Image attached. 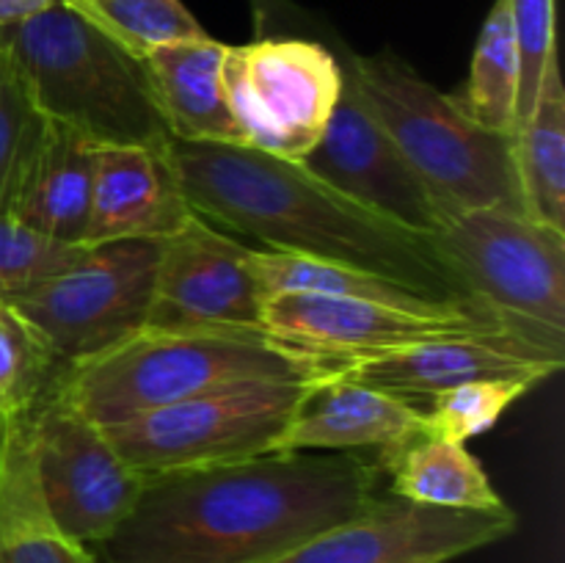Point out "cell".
I'll list each match as a JSON object with an SVG mask.
<instances>
[{"mask_svg": "<svg viewBox=\"0 0 565 563\" xmlns=\"http://www.w3.org/2000/svg\"><path fill=\"white\" fill-rule=\"evenodd\" d=\"M342 70L423 182L441 221L489 208L524 213L513 136L475 125L452 94H441L390 50L351 55Z\"/></svg>", "mask_w": 565, "mask_h": 563, "instance_id": "5", "label": "cell"}, {"mask_svg": "<svg viewBox=\"0 0 565 563\" xmlns=\"http://www.w3.org/2000/svg\"><path fill=\"white\" fill-rule=\"evenodd\" d=\"M263 326L270 337L301 351L345 364L397 351L436 337L505 331L475 309H417L386 307L356 298L279 293L265 298Z\"/></svg>", "mask_w": 565, "mask_h": 563, "instance_id": "13", "label": "cell"}, {"mask_svg": "<svg viewBox=\"0 0 565 563\" xmlns=\"http://www.w3.org/2000/svg\"><path fill=\"white\" fill-rule=\"evenodd\" d=\"M58 373L61 364L42 337L0 298V414L31 406Z\"/></svg>", "mask_w": 565, "mask_h": 563, "instance_id": "27", "label": "cell"}, {"mask_svg": "<svg viewBox=\"0 0 565 563\" xmlns=\"http://www.w3.org/2000/svg\"><path fill=\"white\" fill-rule=\"evenodd\" d=\"M33 108L99 147L166 149L171 138L143 59L132 55L64 0L0 28Z\"/></svg>", "mask_w": 565, "mask_h": 563, "instance_id": "4", "label": "cell"}, {"mask_svg": "<svg viewBox=\"0 0 565 563\" xmlns=\"http://www.w3.org/2000/svg\"><path fill=\"white\" fill-rule=\"evenodd\" d=\"M428 243L478 312L565 357V232L489 208L445 219Z\"/></svg>", "mask_w": 565, "mask_h": 563, "instance_id": "6", "label": "cell"}, {"mask_svg": "<svg viewBox=\"0 0 565 563\" xmlns=\"http://www.w3.org/2000/svg\"><path fill=\"white\" fill-rule=\"evenodd\" d=\"M97 147L81 132L47 121L17 185L11 219L50 241L83 246Z\"/></svg>", "mask_w": 565, "mask_h": 563, "instance_id": "19", "label": "cell"}, {"mask_svg": "<svg viewBox=\"0 0 565 563\" xmlns=\"http://www.w3.org/2000/svg\"><path fill=\"white\" fill-rule=\"evenodd\" d=\"M252 248L191 210L160 241L147 326L158 331H265Z\"/></svg>", "mask_w": 565, "mask_h": 563, "instance_id": "11", "label": "cell"}, {"mask_svg": "<svg viewBox=\"0 0 565 563\" xmlns=\"http://www.w3.org/2000/svg\"><path fill=\"white\" fill-rule=\"evenodd\" d=\"M53 3H58V0H0V28L17 25L28 17L39 14V11L50 9Z\"/></svg>", "mask_w": 565, "mask_h": 563, "instance_id": "31", "label": "cell"}, {"mask_svg": "<svg viewBox=\"0 0 565 563\" xmlns=\"http://www.w3.org/2000/svg\"><path fill=\"white\" fill-rule=\"evenodd\" d=\"M226 44L213 36L160 44L143 55L160 116L174 141L243 144L224 92Z\"/></svg>", "mask_w": 565, "mask_h": 563, "instance_id": "18", "label": "cell"}, {"mask_svg": "<svg viewBox=\"0 0 565 563\" xmlns=\"http://www.w3.org/2000/svg\"><path fill=\"white\" fill-rule=\"evenodd\" d=\"M381 475L362 453L326 450L158 475L92 552L99 563H265L362 513Z\"/></svg>", "mask_w": 565, "mask_h": 563, "instance_id": "1", "label": "cell"}, {"mask_svg": "<svg viewBox=\"0 0 565 563\" xmlns=\"http://www.w3.org/2000/svg\"><path fill=\"white\" fill-rule=\"evenodd\" d=\"M513 36L519 50V99L516 127L527 119L539 97L546 64L557 53L555 44V0H508ZM516 132V130H513Z\"/></svg>", "mask_w": 565, "mask_h": 563, "instance_id": "30", "label": "cell"}, {"mask_svg": "<svg viewBox=\"0 0 565 563\" xmlns=\"http://www.w3.org/2000/svg\"><path fill=\"white\" fill-rule=\"evenodd\" d=\"M301 166L334 191L397 221L406 230L430 235L441 224L423 182L364 108L348 77L323 136L309 149Z\"/></svg>", "mask_w": 565, "mask_h": 563, "instance_id": "15", "label": "cell"}, {"mask_svg": "<svg viewBox=\"0 0 565 563\" xmlns=\"http://www.w3.org/2000/svg\"><path fill=\"white\" fill-rule=\"evenodd\" d=\"M224 92L243 147L301 163L342 94V61L309 39H257L224 55Z\"/></svg>", "mask_w": 565, "mask_h": 563, "instance_id": "10", "label": "cell"}, {"mask_svg": "<svg viewBox=\"0 0 565 563\" xmlns=\"http://www.w3.org/2000/svg\"><path fill=\"white\" fill-rule=\"evenodd\" d=\"M28 442L44 508L70 539L94 546L130 517L147 478L58 390V375L28 406Z\"/></svg>", "mask_w": 565, "mask_h": 563, "instance_id": "9", "label": "cell"}, {"mask_svg": "<svg viewBox=\"0 0 565 563\" xmlns=\"http://www.w3.org/2000/svg\"><path fill=\"white\" fill-rule=\"evenodd\" d=\"M44 119L33 108L14 64L0 47V219L11 213L17 185L42 138Z\"/></svg>", "mask_w": 565, "mask_h": 563, "instance_id": "28", "label": "cell"}, {"mask_svg": "<svg viewBox=\"0 0 565 563\" xmlns=\"http://www.w3.org/2000/svg\"><path fill=\"white\" fill-rule=\"evenodd\" d=\"M419 434H425L419 408L337 370L309 386L276 453H362L370 447L384 453Z\"/></svg>", "mask_w": 565, "mask_h": 563, "instance_id": "17", "label": "cell"}, {"mask_svg": "<svg viewBox=\"0 0 565 563\" xmlns=\"http://www.w3.org/2000/svg\"><path fill=\"white\" fill-rule=\"evenodd\" d=\"M513 160L524 213L565 232V86L557 53L546 64L533 110L513 132Z\"/></svg>", "mask_w": 565, "mask_h": 563, "instance_id": "22", "label": "cell"}, {"mask_svg": "<svg viewBox=\"0 0 565 563\" xmlns=\"http://www.w3.org/2000/svg\"><path fill=\"white\" fill-rule=\"evenodd\" d=\"M252 270L259 290H263V298L279 296V293H309V296L356 298V301L417 309V312L463 309L434 301V298L406 287L403 282L373 274V270L307 257V254L279 252V248H252Z\"/></svg>", "mask_w": 565, "mask_h": 563, "instance_id": "23", "label": "cell"}, {"mask_svg": "<svg viewBox=\"0 0 565 563\" xmlns=\"http://www.w3.org/2000/svg\"><path fill=\"white\" fill-rule=\"evenodd\" d=\"M563 353L533 346L511 331L436 337L397 351L340 364V373L375 386L423 412L428 401L450 386L478 379H522L539 386L563 370Z\"/></svg>", "mask_w": 565, "mask_h": 563, "instance_id": "14", "label": "cell"}, {"mask_svg": "<svg viewBox=\"0 0 565 563\" xmlns=\"http://www.w3.org/2000/svg\"><path fill=\"white\" fill-rule=\"evenodd\" d=\"M158 252L160 241L83 246L75 263L9 304L70 368L147 326Z\"/></svg>", "mask_w": 565, "mask_h": 563, "instance_id": "8", "label": "cell"}, {"mask_svg": "<svg viewBox=\"0 0 565 563\" xmlns=\"http://www.w3.org/2000/svg\"><path fill=\"white\" fill-rule=\"evenodd\" d=\"M533 386L522 379H478L450 386L430 397L423 408L425 434L467 445L472 436L494 428L497 419Z\"/></svg>", "mask_w": 565, "mask_h": 563, "instance_id": "26", "label": "cell"}, {"mask_svg": "<svg viewBox=\"0 0 565 563\" xmlns=\"http://www.w3.org/2000/svg\"><path fill=\"white\" fill-rule=\"evenodd\" d=\"M105 36L143 59L160 44L207 36L182 0H64Z\"/></svg>", "mask_w": 565, "mask_h": 563, "instance_id": "25", "label": "cell"}, {"mask_svg": "<svg viewBox=\"0 0 565 563\" xmlns=\"http://www.w3.org/2000/svg\"><path fill=\"white\" fill-rule=\"evenodd\" d=\"M318 379L224 386L105 431L121 458L143 478L246 461L276 453L298 403Z\"/></svg>", "mask_w": 565, "mask_h": 563, "instance_id": "7", "label": "cell"}, {"mask_svg": "<svg viewBox=\"0 0 565 563\" xmlns=\"http://www.w3.org/2000/svg\"><path fill=\"white\" fill-rule=\"evenodd\" d=\"M340 362L268 331L141 329L119 346L61 368L58 390L103 428L188 397L252 381L318 379Z\"/></svg>", "mask_w": 565, "mask_h": 563, "instance_id": "3", "label": "cell"}, {"mask_svg": "<svg viewBox=\"0 0 565 563\" xmlns=\"http://www.w3.org/2000/svg\"><path fill=\"white\" fill-rule=\"evenodd\" d=\"M390 475V495L419 506L450 511H502L508 508L478 458L458 442L419 434L379 456Z\"/></svg>", "mask_w": 565, "mask_h": 563, "instance_id": "21", "label": "cell"}, {"mask_svg": "<svg viewBox=\"0 0 565 563\" xmlns=\"http://www.w3.org/2000/svg\"><path fill=\"white\" fill-rule=\"evenodd\" d=\"M83 246L50 241L11 215L0 219V298L11 301L75 263Z\"/></svg>", "mask_w": 565, "mask_h": 563, "instance_id": "29", "label": "cell"}, {"mask_svg": "<svg viewBox=\"0 0 565 563\" xmlns=\"http://www.w3.org/2000/svg\"><path fill=\"white\" fill-rule=\"evenodd\" d=\"M519 99V50L508 0H494L472 53L467 86L456 94L463 114L483 130L513 136Z\"/></svg>", "mask_w": 565, "mask_h": 563, "instance_id": "24", "label": "cell"}, {"mask_svg": "<svg viewBox=\"0 0 565 563\" xmlns=\"http://www.w3.org/2000/svg\"><path fill=\"white\" fill-rule=\"evenodd\" d=\"M188 215L169 147H97L83 246L163 241Z\"/></svg>", "mask_w": 565, "mask_h": 563, "instance_id": "16", "label": "cell"}, {"mask_svg": "<svg viewBox=\"0 0 565 563\" xmlns=\"http://www.w3.org/2000/svg\"><path fill=\"white\" fill-rule=\"evenodd\" d=\"M169 160L188 208L210 224L257 237L265 248L373 270L434 301L475 309L428 235L353 202L301 163L243 144L188 141H171Z\"/></svg>", "mask_w": 565, "mask_h": 563, "instance_id": "2", "label": "cell"}, {"mask_svg": "<svg viewBox=\"0 0 565 563\" xmlns=\"http://www.w3.org/2000/svg\"><path fill=\"white\" fill-rule=\"evenodd\" d=\"M516 524L511 508L450 511L386 495L265 563H447L508 539Z\"/></svg>", "mask_w": 565, "mask_h": 563, "instance_id": "12", "label": "cell"}, {"mask_svg": "<svg viewBox=\"0 0 565 563\" xmlns=\"http://www.w3.org/2000/svg\"><path fill=\"white\" fill-rule=\"evenodd\" d=\"M0 563H99L50 519L33 472L28 406L0 414Z\"/></svg>", "mask_w": 565, "mask_h": 563, "instance_id": "20", "label": "cell"}]
</instances>
